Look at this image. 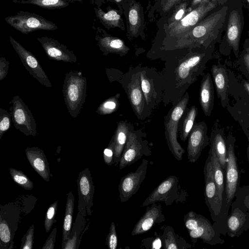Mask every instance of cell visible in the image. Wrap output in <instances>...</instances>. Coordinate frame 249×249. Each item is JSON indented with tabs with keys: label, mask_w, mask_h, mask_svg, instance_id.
I'll return each mask as SVG.
<instances>
[{
	"label": "cell",
	"mask_w": 249,
	"mask_h": 249,
	"mask_svg": "<svg viewBox=\"0 0 249 249\" xmlns=\"http://www.w3.org/2000/svg\"><path fill=\"white\" fill-rule=\"evenodd\" d=\"M212 46L208 48L183 49L165 53L159 58L165 61L160 72L163 96L162 103L175 106L189 87L203 75L206 64L211 56Z\"/></svg>",
	"instance_id": "obj_1"
},
{
	"label": "cell",
	"mask_w": 249,
	"mask_h": 249,
	"mask_svg": "<svg viewBox=\"0 0 249 249\" xmlns=\"http://www.w3.org/2000/svg\"><path fill=\"white\" fill-rule=\"evenodd\" d=\"M228 7L223 6L206 16L187 33L175 41L155 58L177 50L197 48H208L214 44L219 35L226 19Z\"/></svg>",
	"instance_id": "obj_2"
},
{
	"label": "cell",
	"mask_w": 249,
	"mask_h": 249,
	"mask_svg": "<svg viewBox=\"0 0 249 249\" xmlns=\"http://www.w3.org/2000/svg\"><path fill=\"white\" fill-rule=\"evenodd\" d=\"M213 2H201L196 7L190 11L179 21L164 26V38L157 50L147 56L154 59L155 57L175 41L187 33L204 19L216 6Z\"/></svg>",
	"instance_id": "obj_3"
},
{
	"label": "cell",
	"mask_w": 249,
	"mask_h": 249,
	"mask_svg": "<svg viewBox=\"0 0 249 249\" xmlns=\"http://www.w3.org/2000/svg\"><path fill=\"white\" fill-rule=\"evenodd\" d=\"M87 84L81 71H71L66 73L62 93L67 109L73 118L78 116L86 101Z\"/></svg>",
	"instance_id": "obj_4"
},
{
	"label": "cell",
	"mask_w": 249,
	"mask_h": 249,
	"mask_svg": "<svg viewBox=\"0 0 249 249\" xmlns=\"http://www.w3.org/2000/svg\"><path fill=\"white\" fill-rule=\"evenodd\" d=\"M141 65L131 67L119 81L127 94L133 111L140 120L150 115L145 103L141 87L140 75Z\"/></svg>",
	"instance_id": "obj_5"
},
{
	"label": "cell",
	"mask_w": 249,
	"mask_h": 249,
	"mask_svg": "<svg viewBox=\"0 0 249 249\" xmlns=\"http://www.w3.org/2000/svg\"><path fill=\"white\" fill-rule=\"evenodd\" d=\"M189 94L186 91L181 100L172 106L164 117L165 137L168 148L178 160H182L185 150L178 141V124L179 119L187 107Z\"/></svg>",
	"instance_id": "obj_6"
},
{
	"label": "cell",
	"mask_w": 249,
	"mask_h": 249,
	"mask_svg": "<svg viewBox=\"0 0 249 249\" xmlns=\"http://www.w3.org/2000/svg\"><path fill=\"white\" fill-rule=\"evenodd\" d=\"M141 87L147 108L152 112L162 102L163 88L160 72L154 68L140 67Z\"/></svg>",
	"instance_id": "obj_7"
},
{
	"label": "cell",
	"mask_w": 249,
	"mask_h": 249,
	"mask_svg": "<svg viewBox=\"0 0 249 249\" xmlns=\"http://www.w3.org/2000/svg\"><path fill=\"white\" fill-rule=\"evenodd\" d=\"M21 209L15 202L0 206V249L14 248V238L20 218Z\"/></svg>",
	"instance_id": "obj_8"
},
{
	"label": "cell",
	"mask_w": 249,
	"mask_h": 249,
	"mask_svg": "<svg viewBox=\"0 0 249 249\" xmlns=\"http://www.w3.org/2000/svg\"><path fill=\"white\" fill-rule=\"evenodd\" d=\"M151 154L146 134L141 130H135L132 125L128 133L119 168L122 169L140 160L143 156H150Z\"/></svg>",
	"instance_id": "obj_9"
},
{
	"label": "cell",
	"mask_w": 249,
	"mask_h": 249,
	"mask_svg": "<svg viewBox=\"0 0 249 249\" xmlns=\"http://www.w3.org/2000/svg\"><path fill=\"white\" fill-rule=\"evenodd\" d=\"M11 26L24 35L37 30L53 31L58 28L55 23L36 13L19 11L4 18Z\"/></svg>",
	"instance_id": "obj_10"
},
{
	"label": "cell",
	"mask_w": 249,
	"mask_h": 249,
	"mask_svg": "<svg viewBox=\"0 0 249 249\" xmlns=\"http://www.w3.org/2000/svg\"><path fill=\"white\" fill-rule=\"evenodd\" d=\"M9 103V110L15 127L26 136H36V121L28 106L18 95H15Z\"/></svg>",
	"instance_id": "obj_11"
},
{
	"label": "cell",
	"mask_w": 249,
	"mask_h": 249,
	"mask_svg": "<svg viewBox=\"0 0 249 249\" xmlns=\"http://www.w3.org/2000/svg\"><path fill=\"white\" fill-rule=\"evenodd\" d=\"M9 37L13 48L30 74L41 85L51 88V83L36 57L11 36Z\"/></svg>",
	"instance_id": "obj_12"
},
{
	"label": "cell",
	"mask_w": 249,
	"mask_h": 249,
	"mask_svg": "<svg viewBox=\"0 0 249 249\" xmlns=\"http://www.w3.org/2000/svg\"><path fill=\"white\" fill-rule=\"evenodd\" d=\"M178 178L171 175L162 181L145 199L142 207L157 202H164L166 206L171 205L178 196Z\"/></svg>",
	"instance_id": "obj_13"
},
{
	"label": "cell",
	"mask_w": 249,
	"mask_h": 249,
	"mask_svg": "<svg viewBox=\"0 0 249 249\" xmlns=\"http://www.w3.org/2000/svg\"><path fill=\"white\" fill-rule=\"evenodd\" d=\"M148 164V160L142 159L135 172H130L121 178L118 190L122 203L128 200L138 192L146 178Z\"/></svg>",
	"instance_id": "obj_14"
},
{
	"label": "cell",
	"mask_w": 249,
	"mask_h": 249,
	"mask_svg": "<svg viewBox=\"0 0 249 249\" xmlns=\"http://www.w3.org/2000/svg\"><path fill=\"white\" fill-rule=\"evenodd\" d=\"M78 204V212L91 215L93 205L94 186L90 170L88 168L81 171L77 179Z\"/></svg>",
	"instance_id": "obj_15"
},
{
	"label": "cell",
	"mask_w": 249,
	"mask_h": 249,
	"mask_svg": "<svg viewBox=\"0 0 249 249\" xmlns=\"http://www.w3.org/2000/svg\"><path fill=\"white\" fill-rule=\"evenodd\" d=\"M207 130L205 122L194 124L188 137L187 145L188 160L190 162L196 161L203 149L209 144Z\"/></svg>",
	"instance_id": "obj_16"
},
{
	"label": "cell",
	"mask_w": 249,
	"mask_h": 249,
	"mask_svg": "<svg viewBox=\"0 0 249 249\" xmlns=\"http://www.w3.org/2000/svg\"><path fill=\"white\" fill-rule=\"evenodd\" d=\"M227 158L226 169V200L227 206H230L238 187L239 172L234 144L230 142L227 145Z\"/></svg>",
	"instance_id": "obj_17"
},
{
	"label": "cell",
	"mask_w": 249,
	"mask_h": 249,
	"mask_svg": "<svg viewBox=\"0 0 249 249\" xmlns=\"http://www.w3.org/2000/svg\"><path fill=\"white\" fill-rule=\"evenodd\" d=\"M204 174L206 204L212 214L214 215H218L221 212L222 203L219 198L209 156H208L205 164Z\"/></svg>",
	"instance_id": "obj_18"
},
{
	"label": "cell",
	"mask_w": 249,
	"mask_h": 249,
	"mask_svg": "<svg viewBox=\"0 0 249 249\" xmlns=\"http://www.w3.org/2000/svg\"><path fill=\"white\" fill-rule=\"evenodd\" d=\"M37 40L50 59L71 63L77 61V56L74 53L57 39L43 36Z\"/></svg>",
	"instance_id": "obj_19"
},
{
	"label": "cell",
	"mask_w": 249,
	"mask_h": 249,
	"mask_svg": "<svg viewBox=\"0 0 249 249\" xmlns=\"http://www.w3.org/2000/svg\"><path fill=\"white\" fill-rule=\"evenodd\" d=\"M95 39L99 49L105 55L109 53H116L123 56L130 50L123 40L108 34L105 30L100 27L96 29Z\"/></svg>",
	"instance_id": "obj_20"
},
{
	"label": "cell",
	"mask_w": 249,
	"mask_h": 249,
	"mask_svg": "<svg viewBox=\"0 0 249 249\" xmlns=\"http://www.w3.org/2000/svg\"><path fill=\"white\" fill-rule=\"evenodd\" d=\"M165 220L160 204L153 203L147 208L144 214L138 220L132 231V235L142 234L149 231L156 224Z\"/></svg>",
	"instance_id": "obj_21"
},
{
	"label": "cell",
	"mask_w": 249,
	"mask_h": 249,
	"mask_svg": "<svg viewBox=\"0 0 249 249\" xmlns=\"http://www.w3.org/2000/svg\"><path fill=\"white\" fill-rule=\"evenodd\" d=\"M127 36L129 40L143 36L144 15L143 8L140 2L134 0L127 13Z\"/></svg>",
	"instance_id": "obj_22"
},
{
	"label": "cell",
	"mask_w": 249,
	"mask_h": 249,
	"mask_svg": "<svg viewBox=\"0 0 249 249\" xmlns=\"http://www.w3.org/2000/svg\"><path fill=\"white\" fill-rule=\"evenodd\" d=\"M226 41L231 47L236 57L238 56L239 43L242 30L241 17L237 9L232 10L228 19Z\"/></svg>",
	"instance_id": "obj_23"
},
{
	"label": "cell",
	"mask_w": 249,
	"mask_h": 249,
	"mask_svg": "<svg viewBox=\"0 0 249 249\" xmlns=\"http://www.w3.org/2000/svg\"><path fill=\"white\" fill-rule=\"evenodd\" d=\"M25 151L27 158L34 170L44 180L49 181L50 170L44 151L37 147H27Z\"/></svg>",
	"instance_id": "obj_24"
},
{
	"label": "cell",
	"mask_w": 249,
	"mask_h": 249,
	"mask_svg": "<svg viewBox=\"0 0 249 249\" xmlns=\"http://www.w3.org/2000/svg\"><path fill=\"white\" fill-rule=\"evenodd\" d=\"M213 86L209 72L203 75L202 79L199 90V102L201 108L204 114L210 116L212 113L214 105Z\"/></svg>",
	"instance_id": "obj_25"
},
{
	"label": "cell",
	"mask_w": 249,
	"mask_h": 249,
	"mask_svg": "<svg viewBox=\"0 0 249 249\" xmlns=\"http://www.w3.org/2000/svg\"><path fill=\"white\" fill-rule=\"evenodd\" d=\"M211 72L217 95L221 100V104L225 107L228 103V78L226 68L221 64L213 65Z\"/></svg>",
	"instance_id": "obj_26"
},
{
	"label": "cell",
	"mask_w": 249,
	"mask_h": 249,
	"mask_svg": "<svg viewBox=\"0 0 249 249\" xmlns=\"http://www.w3.org/2000/svg\"><path fill=\"white\" fill-rule=\"evenodd\" d=\"M94 10L96 17L107 29L119 28L123 31L125 30L123 19L118 10L108 6L105 12L100 6L96 5H94Z\"/></svg>",
	"instance_id": "obj_27"
},
{
	"label": "cell",
	"mask_w": 249,
	"mask_h": 249,
	"mask_svg": "<svg viewBox=\"0 0 249 249\" xmlns=\"http://www.w3.org/2000/svg\"><path fill=\"white\" fill-rule=\"evenodd\" d=\"M133 124L126 121L119 122L117 126L114 135L113 136L114 142V164H119L123 152L124 148L128 133Z\"/></svg>",
	"instance_id": "obj_28"
},
{
	"label": "cell",
	"mask_w": 249,
	"mask_h": 249,
	"mask_svg": "<svg viewBox=\"0 0 249 249\" xmlns=\"http://www.w3.org/2000/svg\"><path fill=\"white\" fill-rule=\"evenodd\" d=\"M192 241L195 243L197 239H202L204 242L212 244L215 235V232L210 221L202 215L197 227L188 231Z\"/></svg>",
	"instance_id": "obj_29"
},
{
	"label": "cell",
	"mask_w": 249,
	"mask_h": 249,
	"mask_svg": "<svg viewBox=\"0 0 249 249\" xmlns=\"http://www.w3.org/2000/svg\"><path fill=\"white\" fill-rule=\"evenodd\" d=\"M211 148L215 153L223 170L226 169L227 148L224 135L221 131H213L211 138Z\"/></svg>",
	"instance_id": "obj_30"
},
{
	"label": "cell",
	"mask_w": 249,
	"mask_h": 249,
	"mask_svg": "<svg viewBox=\"0 0 249 249\" xmlns=\"http://www.w3.org/2000/svg\"><path fill=\"white\" fill-rule=\"evenodd\" d=\"M197 113V108L196 106L186 108L179 120L178 132L180 139L185 142L188 138L189 134L195 124Z\"/></svg>",
	"instance_id": "obj_31"
},
{
	"label": "cell",
	"mask_w": 249,
	"mask_h": 249,
	"mask_svg": "<svg viewBox=\"0 0 249 249\" xmlns=\"http://www.w3.org/2000/svg\"><path fill=\"white\" fill-rule=\"evenodd\" d=\"M163 248L164 249H186L192 246L178 234H177L172 227H165L161 237Z\"/></svg>",
	"instance_id": "obj_32"
},
{
	"label": "cell",
	"mask_w": 249,
	"mask_h": 249,
	"mask_svg": "<svg viewBox=\"0 0 249 249\" xmlns=\"http://www.w3.org/2000/svg\"><path fill=\"white\" fill-rule=\"evenodd\" d=\"M246 214L238 208L235 209L227 220L228 234L231 237L238 236L245 226Z\"/></svg>",
	"instance_id": "obj_33"
},
{
	"label": "cell",
	"mask_w": 249,
	"mask_h": 249,
	"mask_svg": "<svg viewBox=\"0 0 249 249\" xmlns=\"http://www.w3.org/2000/svg\"><path fill=\"white\" fill-rule=\"evenodd\" d=\"M209 156L212 165L214 180L218 192L219 198L220 202L222 203L224 192V170L219 162L215 153L211 148H210L209 151Z\"/></svg>",
	"instance_id": "obj_34"
},
{
	"label": "cell",
	"mask_w": 249,
	"mask_h": 249,
	"mask_svg": "<svg viewBox=\"0 0 249 249\" xmlns=\"http://www.w3.org/2000/svg\"><path fill=\"white\" fill-rule=\"evenodd\" d=\"M74 196L71 191L68 194L65 207V216L62 228V245L68 239L71 233V227L74 211Z\"/></svg>",
	"instance_id": "obj_35"
},
{
	"label": "cell",
	"mask_w": 249,
	"mask_h": 249,
	"mask_svg": "<svg viewBox=\"0 0 249 249\" xmlns=\"http://www.w3.org/2000/svg\"><path fill=\"white\" fill-rule=\"evenodd\" d=\"M12 2L18 4H33L47 9L63 8L71 3L67 0H12Z\"/></svg>",
	"instance_id": "obj_36"
},
{
	"label": "cell",
	"mask_w": 249,
	"mask_h": 249,
	"mask_svg": "<svg viewBox=\"0 0 249 249\" xmlns=\"http://www.w3.org/2000/svg\"><path fill=\"white\" fill-rule=\"evenodd\" d=\"M120 97V93H118L104 101L97 108V113L99 115H107L116 111L119 107Z\"/></svg>",
	"instance_id": "obj_37"
},
{
	"label": "cell",
	"mask_w": 249,
	"mask_h": 249,
	"mask_svg": "<svg viewBox=\"0 0 249 249\" xmlns=\"http://www.w3.org/2000/svg\"><path fill=\"white\" fill-rule=\"evenodd\" d=\"M189 0L182 1L174 7V10L170 17L168 19L164 26H168L177 22L183 18L190 11Z\"/></svg>",
	"instance_id": "obj_38"
},
{
	"label": "cell",
	"mask_w": 249,
	"mask_h": 249,
	"mask_svg": "<svg viewBox=\"0 0 249 249\" xmlns=\"http://www.w3.org/2000/svg\"><path fill=\"white\" fill-rule=\"evenodd\" d=\"M9 172L13 180L18 185L27 190L33 188L32 181L22 171L10 168Z\"/></svg>",
	"instance_id": "obj_39"
},
{
	"label": "cell",
	"mask_w": 249,
	"mask_h": 249,
	"mask_svg": "<svg viewBox=\"0 0 249 249\" xmlns=\"http://www.w3.org/2000/svg\"><path fill=\"white\" fill-rule=\"evenodd\" d=\"M58 201L52 204L48 208L45 216L44 228L46 232L50 231L52 225L55 222V217L57 211Z\"/></svg>",
	"instance_id": "obj_40"
},
{
	"label": "cell",
	"mask_w": 249,
	"mask_h": 249,
	"mask_svg": "<svg viewBox=\"0 0 249 249\" xmlns=\"http://www.w3.org/2000/svg\"><path fill=\"white\" fill-rule=\"evenodd\" d=\"M11 115L6 110L0 108V139L11 125Z\"/></svg>",
	"instance_id": "obj_41"
},
{
	"label": "cell",
	"mask_w": 249,
	"mask_h": 249,
	"mask_svg": "<svg viewBox=\"0 0 249 249\" xmlns=\"http://www.w3.org/2000/svg\"><path fill=\"white\" fill-rule=\"evenodd\" d=\"M200 214L191 211L184 216V222L188 231L196 229L199 223Z\"/></svg>",
	"instance_id": "obj_42"
},
{
	"label": "cell",
	"mask_w": 249,
	"mask_h": 249,
	"mask_svg": "<svg viewBox=\"0 0 249 249\" xmlns=\"http://www.w3.org/2000/svg\"><path fill=\"white\" fill-rule=\"evenodd\" d=\"M107 245L109 249H116L118 246V238L116 230L115 224L112 222L109 231L106 238Z\"/></svg>",
	"instance_id": "obj_43"
},
{
	"label": "cell",
	"mask_w": 249,
	"mask_h": 249,
	"mask_svg": "<svg viewBox=\"0 0 249 249\" xmlns=\"http://www.w3.org/2000/svg\"><path fill=\"white\" fill-rule=\"evenodd\" d=\"M34 231L35 227L34 225H32L30 227L21 240V249H33Z\"/></svg>",
	"instance_id": "obj_44"
},
{
	"label": "cell",
	"mask_w": 249,
	"mask_h": 249,
	"mask_svg": "<svg viewBox=\"0 0 249 249\" xmlns=\"http://www.w3.org/2000/svg\"><path fill=\"white\" fill-rule=\"evenodd\" d=\"M114 138L113 136L108 146L104 149L103 152L104 161L108 165H111L114 164Z\"/></svg>",
	"instance_id": "obj_45"
},
{
	"label": "cell",
	"mask_w": 249,
	"mask_h": 249,
	"mask_svg": "<svg viewBox=\"0 0 249 249\" xmlns=\"http://www.w3.org/2000/svg\"><path fill=\"white\" fill-rule=\"evenodd\" d=\"M78 239V233L77 230L74 231V233L73 234L71 237H69L68 239L65 242L64 244L62 245V249H77V243Z\"/></svg>",
	"instance_id": "obj_46"
},
{
	"label": "cell",
	"mask_w": 249,
	"mask_h": 249,
	"mask_svg": "<svg viewBox=\"0 0 249 249\" xmlns=\"http://www.w3.org/2000/svg\"><path fill=\"white\" fill-rule=\"evenodd\" d=\"M134 0H111V2H115L120 8V11L126 18L129 7Z\"/></svg>",
	"instance_id": "obj_47"
},
{
	"label": "cell",
	"mask_w": 249,
	"mask_h": 249,
	"mask_svg": "<svg viewBox=\"0 0 249 249\" xmlns=\"http://www.w3.org/2000/svg\"><path fill=\"white\" fill-rule=\"evenodd\" d=\"M57 228L55 227L52 231L50 235L46 240L42 249H53L56 235Z\"/></svg>",
	"instance_id": "obj_48"
},
{
	"label": "cell",
	"mask_w": 249,
	"mask_h": 249,
	"mask_svg": "<svg viewBox=\"0 0 249 249\" xmlns=\"http://www.w3.org/2000/svg\"><path fill=\"white\" fill-rule=\"evenodd\" d=\"M9 62L4 57L0 58V80L4 79L7 74L9 69Z\"/></svg>",
	"instance_id": "obj_49"
},
{
	"label": "cell",
	"mask_w": 249,
	"mask_h": 249,
	"mask_svg": "<svg viewBox=\"0 0 249 249\" xmlns=\"http://www.w3.org/2000/svg\"><path fill=\"white\" fill-rule=\"evenodd\" d=\"M182 0H162V9L163 12H167L181 2Z\"/></svg>",
	"instance_id": "obj_50"
},
{
	"label": "cell",
	"mask_w": 249,
	"mask_h": 249,
	"mask_svg": "<svg viewBox=\"0 0 249 249\" xmlns=\"http://www.w3.org/2000/svg\"><path fill=\"white\" fill-rule=\"evenodd\" d=\"M162 245V240L159 237L156 238L152 242L151 249H160L161 248Z\"/></svg>",
	"instance_id": "obj_51"
},
{
	"label": "cell",
	"mask_w": 249,
	"mask_h": 249,
	"mask_svg": "<svg viewBox=\"0 0 249 249\" xmlns=\"http://www.w3.org/2000/svg\"><path fill=\"white\" fill-rule=\"evenodd\" d=\"M243 62L249 74V53L246 52L243 56Z\"/></svg>",
	"instance_id": "obj_52"
},
{
	"label": "cell",
	"mask_w": 249,
	"mask_h": 249,
	"mask_svg": "<svg viewBox=\"0 0 249 249\" xmlns=\"http://www.w3.org/2000/svg\"><path fill=\"white\" fill-rule=\"evenodd\" d=\"M202 0H192L190 5L189 6L191 10L196 7L201 2Z\"/></svg>",
	"instance_id": "obj_53"
},
{
	"label": "cell",
	"mask_w": 249,
	"mask_h": 249,
	"mask_svg": "<svg viewBox=\"0 0 249 249\" xmlns=\"http://www.w3.org/2000/svg\"><path fill=\"white\" fill-rule=\"evenodd\" d=\"M213 2L217 4H223L226 1V0H202V2Z\"/></svg>",
	"instance_id": "obj_54"
},
{
	"label": "cell",
	"mask_w": 249,
	"mask_h": 249,
	"mask_svg": "<svg viewBox=\"0 0 249 249\" xmlns=\"http://www.w3.org/2000/svg\"><path fill=\"white\" fill-rule=\"evenodd\" d=\"M91 3L94 5L99 6L102 4V3H105L106 1V0H90Z\"/></svg>",
	"instance_id": "obj_55"
},
{
	"label": "cell",
	"mask_w": 249,
	"mask_h": 249,
	"mask_svg": "<svg viewBox=\"0 0 249 249\" xmlns=\"http://www.w3.org/2000/svg\"><path fill=\"white\" fill-rule=\"evenodd\" d=\"M245 45H246V52L249 53V38H247V39L246 40V42H245Z\"/></svg>",
	"instance_id": "obj_56"
},
{
	"label": "cell",
	"mask_w": 249,
	"mask_h": 249,
	"mask_svg": "<svg viewBox=\"0 0 249 249\" xmlns=\"http://www.w3.org/2000/svg\"><path fill=\"white\" fill-rule=\"evenodd\" d=\"M245 204L248 210H249V196L246 197L245 199Z\"/></svg>",
	"instance_id": "obj_57"
},
{
	"label": "cell",
	"mask_w": 249,
	"mask_h": 249,
	"mask_svg": "<svg viewBox=\"0 0 249 249\" xmlns=\"http://www.w3.org/2000/svg\"><path fill=\"white\" fill-rule=\"evenodd\" d=\"M244 87L245 89L249 93V83L245 82L244 83Z\"/></svg>",
	"instance_id": "obj_58"
},
{
	"label": "cell",
	"mask_w": 249,
	"mask_h": 249,
	"mask_svg": "<svg viewBox=\"0 0 249 249\" xmlns=\"http://www.w3.org/2000/svg\"><path fill=\"white\" fill-rule=\"evenodd\" d=\"M68 1H69L70 3H73L75 1H78V2H82L83 0H67Z\"/></svg>",
	"instance_id": "obj_59"
},
{
	"label": "cell",
	"mask_w": 249,
	"mask_h": 249,
	"mask_svg": "<svg viewBox=\"0 0 249 249\" xmlns=\"http://www.w3.org/2000/svg\"><path fill=\"white\" fill-rule=\"evenodd\" d=\"M248 154L249 155V146H248Z\"/></svg>",
	"instance_id": "obj_60"
},
{
	"label": "cell",
	"mask_w": 249,
	"mask_h": 249,
	"mask_svg": "<svg viewBox=\"0 0 249 249\" xmlns=\"http://www.w3.org/2000/svg\"><path fill=\"white\" fill-rule=\"evenodd\" d=\"M189 0H182L181 2L182 1H188Z\"/></svg>",
	"instance_id": "obj_61"
},
{
	"label": "cell",
	"mask_w": 249,
	"mask_h": 249,
	"mask_svg": "<svg viewBox=\"0 0 249 249\" xmlns=\"http://www.w3.org/2000/svg\"><path fill=\"white\" fill-rule=\"evenodd\" d=\"M111 0H106L107 1H111Z\"/></svg>",
	"instance_id": "obj_62"
},
{
	"label": "cell",
	"mask_w": 249,
	"mask_h": 249,
	"mask_svg": "<svg viewBox=\"0 0 249 249\" xmlns=\"http://www.w3.org/2000/svg\"><path fill=\"white\" fill-rule=\"evenodd\" d=\"M249 4V0H246Z\"/></svg>",
	"instance_id": "obj_63"
}]
</instances>
